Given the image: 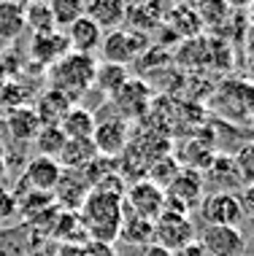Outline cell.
Masks as SVG:
<instances>
[{
    "label": "cell",
    "instance_id": "1",
    "mask_svg": "<svg viewBox=\"0 0 254 256\" xmlns=\"http://www.w3.org/2000/svg\"><path fill=\"white\" fill-rule=\"evenodd\" d=\"M76 213L81 224H84L87 240H98V243H116L119 240V226H122V218H125L122 197L89 189L87 200L81 202Z\"/></svg>",
    "mask_w": 254,
    "mask_h": 256
},
{
    "label": "cell",
    "instance_id": "2",
    "mask_svg": "<svg viewBox=\"0 0 254 256\" xmlns=\"http://www.w3.org/2000/svg\"><path fill=\"white\" fill-rule=\"evenodd\" d=\"M95 68H98V60L92 54L68 52L63 60H57L49 68V86L60 89L63 94H68V98L76 102L79 94H84L92 86Z\"/></svg>",
    "mask_w": 254,
    "mask_h": 256
},
{
    "label": "cell",
    "instance_id": "3",
    "mask_svg": "<svg viewBox=\"0 0 254 256\" xmlns=\"http://www.w3.org/2000/svg\"><path fill=\"white\" fill-rule=\"evenodd\" d=\"M162 192H165V210L189 216L192 208H197L203 202V197H205L203 172L200 170H192V168H181V170H178V176Z\"/></svg>",
    "mask_w": 254,
    "mask_h": 256
},
{
    "label": "cell",
    "instance_id": "4",
    "mask_svg": "<svg viewBox=\"0 0 254 256\" xmlns=\"http://www.w3.org/2000/svg\"><path fill=\"white\" fill-rule=\"evenodd\" d=\"M122 210L133 213V216H138V218L154 221L162 210H165V192H162L160 186H154L152 181H146V178H138V181H133L125 189V194H122Z\"/></svg>",
    "mask_w": 254,
    "mask_h": 256
},
{
    "label": "cell",
    "instance_id": "5",
    "mask_svg": "<svg viewBox=\"0 0 254 256\" xmlns=\"http://www.w3.org/2000/svg\"><path fill=\"white\" fill-rule=\"evenodd\" d=\"M149 46V36L130 27H119V30L103 32L100 49L103 52V62H116V65H127L130 60H135L141 52H146Z\"/></svg>",
    "mask_w": 254,
    "mask_h": 256
},
{
    "label": "cell",
    "instance_id": "6",
    "mask_svg": "<svg viewBox=\"0 0 254 256\" xmlns=\"http://www.w3.org/2000/svg\"><path fill=\"white\" fill-rule=\"evenodd\" d=\"M92 143H95V148H98L100 156L119 159L122 151H125L127 143H130V124L111 108V116H106V119H95Z\"/></svg>",
    "mask_w": 254,
    "mask_h": 256
},
{
    "label": "cell",
    "instance_id": "7",
    "mask_svg": "<svg viewBox=\"0 0 254 256\" xmlns=\"http://www.w3.org/2000/svg\"><path fill=\"white\" fill-rule=\"evenodd\" d=\"M197 238L195 224H192L189 216L184 213H173V210H162L160 216L154 218V243L157 246H165L168 251H178L187 243Z\"/></svg>",
    "mask_w": 254,
    "mask_h": 256
},
{
    "label": "cell",
    "instance_id": "8",
    "mask_svg": "<svg viewBox=\"0 0 254 256\" xmlns=\"http://www.w3.org/2000/svg\"><path fill=\"white\" fill-rule=\"evenodd\" d=\"M197 208H200V218L208 226H238L243 221L238 194H230V192H211Z\"/></svg>",
    "mask_w": 254,
    "mask_h": 256
},
{
    "label": "cell",
    "instance_id": "9",
    "mask_svg": "<svg viewBox=\"0 0 254 256\" xmlns=\"http://www.w3.org/2000/svg\"><path fill=\"white\" fill-rule=\"evenodd\" d=\"M108 106H111L125 122L141 119L149 110V106H152V89L143 84L141 78H127V84L108 100Z\"/></svg>",
    "mask_w": 254,
    "mask_h": 256
},
{
    "label": "cell",
    "instance_id": "10",
    "mask_svg": "<svg viewBox=\"0 0 254 256\" xmlns=\"http://www.w3.org/2000/svg\"><path fill=\"white\" fill-rule=\"evenodd\" d=\"M200 246L205 256H241L246 248V238L238 226H208L200 230Z\"/></svg>",
    "mask_w": 254,
    "mask_h": 256
},
{
    "label": "cell",
    "instance_id": "11",
    "mask_svg": "<svg viewBox=\"0 0 254 256\" xmlns=\"http://www.w3.org/2000/svg\"><path fill=\"white\" fill-rule=\"evenodd\" d=\"M63 168L57 164V159L49 156H33L22 170V192H54Z\"/></svg>",
    "mask_w": 254,
    "mask_h": 256
},
{
    "label": "cell",
    "instance_id": "12",
    "mask_svg": "<svg viewBox=\"0 0 254 256\" xmlns=\"http://www.w3.org/2000/svg\"><path fill=\"white\" fill-rule=\"evenodd\" d=\"M165 19V3L162 0H125V24L130 30L146 32L157 30Z\"/></svg>",
    "mask_w": 254,
    "mask_h": 256
},
{
    "label": "cell",
    "instance_id": "13",
    "mask_svg": "<svg viewBox=\"0 0 254 256\" xmlns=\"http://www.w3.org/2000/svg\"><path fill=\"white\" fill-rule=\"evenodd\" d=\"M71 52V44L65 38V30H52V32H41L33 36L30 40V57L38 62L41 68H52L57 60H63Z\"/></svg>",
    "mask_w": 254,
    "mask_h": 256
},
{
    "label": "cell",
    "instance_id": "14",
    "mask_svg": "<svg viewBox=\"0 0 254 256\" xmlns=\"http://www.w3.org/2000/svg\"><path fill=\"white\" fill-rule=\"evenodd\" d=\"M52 194H54V202L63 210H79L81 202L89 194V184L84 181L81 170H63V176H60Z\"/></svg>",
    "mask_w": 254,
    "mask_h": 256
},
{
    "label": "cell",
    "instance_id": "15",
    "mask_svg": "<svg viewBox=\"0 0 254 256\" xmlns=\"http://www.w3.org/2000/svg\"><path fill=\"white\" fill-rule=\"evenodd\" d=\"M205 178H208L211 184H216V192H230V194H235L238 189H243L241 170H238L235 159L230 154H214V159H211L208 168H205Z\"/></svg>",
    "mask_w": 254,
    "mask_h": 256
},
{
    "label": "cell",
    "instance_id": "16",
    "mask_svg": "<svg viewBox=\"0 0 254 256\" xmlns=\"http://www.w3.org/2000/svg\"><path fill=\"white\" fill-rule=\"evenodd\" d=\"M84 16L103 32L125 27V0H84Z\"/></svg>",
    "mask_w": 254,
    "mask_h": 256
},
{
    "label": "cell",
    "instance_id": "17",
    "mask_svg": "<svg viewBox=\"0 0 254 256\" xmlns=\"http://www.w3.org/2000/svg\"><path fill=\"white\" fill-rule=\"evenodd\" d=\"M41 127H44V124H41V119H38L36 110H33V106L6 110V130H9V135L17 143H33Z\"/></svg>",
    "mask_w": 254,
    "mask_h": 256
},
{
    "label": "cell",
    "instance_id": "18",
    "mask_svg": "<svg viewBox=\"0 0 254 256\" xmlns=\"http://www.w3.org/2000/svg\"><path fill=\"white\" fill-rule=\"evenodd\" d=\"M65 38L71 44V52H79V54H95L100 49V40H103V30L92 19L81 16L76 19L71 27H65Z\"/></svg>",
    "mask_w": 254,
    "mask_h": 256
},
{
    "label": "cell",
    "instance_id": "19",
    "mask_svg": "<svg viewBox=\"0 0 254 256\" xmlns=\"http://www.w3.org/2000/svg\"><path fill=\"white\" fill-rule=\"evenodd\" d=\"M76 102H73L68 94H63L60 89H46V92H41L36 98V106H33V110L38 114L41 124H60L63 122V116L71 110Z\"/></svg>",
    "mask_w": 254,
    "mask_h": 256
},
{
    "label": "cell",
    "instance_id": "20",
    "mask_svg": "<svg viewBox=\"0 0 254 256\" xmlns=\"http://www.w3.org/2000/svg\"><path fill=\"white\" fill-rule=\"evenodd\" d=\"M127 78H130L127 65H116V62H98V68H95V78H92V86L98 89L100 94H106V98L111 100L114 94L127 84Z\"/></svg>",
    "mask_w": 254,
    "mask_h": 256
},
{
    "label": "cell",
    "instance_id": "21",
    "mask_svg": "<svg viewBox=\"0 0 254 256\" xmlns=\"http://www.w3.org/2000/svg\"><path fill=\"white\" fill-rule=\"evenodd\" d=\"M170 30H176V36L181 38H195L197 32L203 30V22L197 16L195 6H187V3H178L173 8L165 11V19H162Z\"/></svg>",
    "mask_w": 254,
    "mask_h": 256
},
{
    "label": "cell",
    "instance_id": "22",
    "mask_svg": "<svg viewBox=\"0 0 254 256\" xmlns=\"http://www.w3.org/2000/svg\"><path fill=\"white\" fill-rule=\"evenodd\" d=\"M95 156H98V148H95L92 138H81V140L65 143V148L57 156V164L63 170H84Z\"/></svg>",
    "mask_w": 254,
    "mask_h": 256
},
{
    "label": "cell",
    "instance_id": "23",
    "mask_svg": "<svg viewBox=\"0 0 254 256\" xmlns=\"http://www.w3.org/2000/svg\"><path fill=\"white\" fill-rule=\"evenodd\" d=\"M60 130L65 132L68 140H81V138H92L95 132V114L84 106H73L60 122Z\"/></svg>",
    "mask_w": 254,
    "mask_h": 256
},
{
    "label": "cell",
    "instance_id": "24",
    "mask_svg": "<svg viewBox=\"0 0 254 256\" xmlns=\"http://www.w3.org/2000/svg\"><path fill=\"white\" fill-rule=\"evenodd\" d=\"M119 240H125L130 246L146 248L149 243H154V221L138 218V216H133V213H125L122 226H119Z\"/></svg>",
    "mask_w": 254,
    "mask_h": 256
},
{
    "label": "cell",
    "instance_id": "25",
    "mask_svg": "<svg viewBox=\"0 0 254 256\" xmlns=\"http://www.w3.org/2000/svg\"><path fill=\"white\" fill-rule=\"evenodd\" d=\"M25 32V8L14 0L0 3V38L3 40H17Z\"/></svg>",
    "mask_w": 254,
    "mask_h": 256
},
{
    "label": "cell",
    "instance_id": "26",
    "mask_svg": "<svg viewBox=\"0 0 254 256\" xmlns=\"http://www.w3.org/2000/svg\"><path fill=\"white\" fill-rule=\"evenodd\" d=\"M36 151H38V156H49V159H57L60 156V151L65 148V143H68V138L65 132L60 130V124H44V127L38 130V135H36Z\"/></svg>",
    "mask_w": 254,
    "mask_h": 256
},
{
    "label": "cell",
    "instance_id": "27",
    "mask_svg": "<svg viewBox=\"0 0 254 256\" xmlns=\"http://www.w3.org/2000/svg\"><path fill=\"white\" fill-rule=\"evenodd\" d=\"M25 30H33V36L57 30V24H54V16H52L49 6H46V0H38V3H33V6H27V8H25Z\"/></svg>",
    "mask_w": 254,
    "mask_h": 256
},
{
    "label": "cell",
    "instance_id": "28",
    "mask_svg": "<svg viewBox=\"0 0 254 256\" xmlns=\"http://www.w3.org/2000/svg\"><path fill=\"white\" fill-rule=\"evenodd\" d=\"M46 6H49V11L54 16L57 30L71 27L76 19L84 16V0H46Z\"/></svg>",
    "mask_w": 254,
    "mask_h": 256
},
{
    "label": "cell",
    "instance_id": "29",
    "mask_svg": "<svg viewBox=\"0 0 254 256\" xmlns=\"http://www.w3.org/2000/svg\"><path fill=\"white\" fill-rule=\"evenodd\" d=\"M178 170H181L178 159H176V156H170V154H165V156L154 159V162L149 164V170H146V181H152L154 186L165 189V186L178 176Z\"/></svg>",
    "mask_w": 254,
    "mask_h": 256
},
{
    "label": "cell",
    "instance_id": "30",
    "mask_svg": "<svg viewBox=\"0 0 254 256\" xmlns=\"http://www.w3.org/2000/svg\"><path fill=\"white\" fill-rule=\"evenodd\" d=\"M195 11H197V16H200V22L203 24H214L219 27L224 22V19L230 16V6L224 3V0H200V3L195 6Z\"/></svg>",
    "mask_w": 254,
    "mask_h": 256
},
{
    "label": "cell",
    "instance_id": "31",
    "mask_svg": "<svg viewBox=\"0 0 254 256\" xmlns=\"http://www.w3.org/2000/svg\"><path fill=\"white\" fill-rule=\"evenodd\" d=\"M0 106H3V110L30 106V89H27L25 84H19V81L9 78L3 84V89H0Z\"/></svg>",
    "mask_w": 254,
    "mask_h": 256
},
{
    "label": "cell",
    "instance_id": "32",
    "mask_svg": "<svg viewBox=\"0 0 254 256\" xmlns=\"http://www.w3.org/2000/svg\"><path fill=\"white\" fill-rule=\"evenodd\" d=\"M238 164V170H241V178H243V186L246 184H254V140L243 143L241 148H238V154L232 156Z\"/></svg>",
    "mask_w": 254,
    "mask_h": 256
},
{
    "label": "cell",
    "instance_id": "33",
    "mask_svg": "<svg viewBox=\"0 0 254 256\" xmlns=\"http://www.w3.org/2000/svg\"><path fill=\"white\" fill-rule=\"evenodd\" d=\"M84 256H119L114 243H98V240H87L84 243Z\"/></svg>",
    "mask_w": 254,
    "mask_h": 256
},
{
    "label": "cell",
    "instance_id": "34",
    "mask_svg": "<svg viewBox=\"0 0 254 256\" xmlns=\"http://www.w3.org/2000/svg\"><path fill=\"white\" fill-rule=\"evenodd\" d=\"M17 216V197H14V192H6L0 189V221Z\"/></svg>",
    "mask_w": 254,
    "mask_h": 256
},
{
    "label": "cell",
    "instance_id": "35",
    "mask_svg": "<svg viewBox=\"0 0 254 256\" xmlns=\"http://www.w3.org/2000/svg\"><path fill=\"white\" fill-rule=\"evenodd\" d=\"M238 202H241L243 216L254 218V184H246V186H243L241 194H238Z\"/></svg>",
    "mask_w": 254,
    "mask_h": 256
},
{
    "label": "cell",
    "instance_id": "36",
    "mask_svg": "<svg viewBox=\"0 0 254 256\" xmlns=\"http://www.w3.org/2000/svg\"><path fill=\"white\" fill-rule=\"evenodd\" d=\"M52 256H84V243H57Z\"/></svg>",
    "mask_w": 254,
    "mask_h": 256
},
{
    "label": "cell",
    "instance_id": "37",
    "mask_svg": "<svg viewBox=\"0 0 254 256\" xmlns=\"http://www.w3.org/2000/svg\"><path fill=\"white\" fill-rule=\"evenodd\" d=\"M176 256H205V251H203V246H200V240H192V243H187L184 248H178L176 251Z\"/></svg>",
    "mask_w": 254,
    "mask_h": 256
},
{
    "label": "cell",
    "instance_id": "38",
    "mask_svg": "<svg viewBox=\"0 0 254 256\" xmlns=\"http://www.w3.org/2000/svg\"><path fill=\"white\" fill-rule=\"evenodd\" d=\"M143 256H176L173 251H168L165 246H157V243H149L143 248Z\"/></svg>",
    "mask_w": 254,
    "mask_h": 256
},
{
    "label": "cell",
    "instance_id": "39",
    "mask_svg": "<svg viewBox=\"0 0 254 256\" xmlns=\"http://www.w3.org/2000/svg\"><path fill=\"white\" fill-rule=\"evenodd\" d=\"M243 46H246V54L254 60V24L246 30V38H243Z\"/></svg>",
    "mask_w": 254,
    "mask_h": 256
},
{
    "label": "cell",
    "instance_id": "40",
    "mask_svg": "<svg viewBox=\"0 0 254 256\" xmlns=\"http://www.w3.org/2000/svg\"><path fill=\"white\" fill-rule=\"evenodd\" d=\"M224 3H227L230 8H243V6H249L251 0H224Z\"/></svg>",
    "mask_w": 254,
    "mask_h": 256
},
{
    "label": "cell",
    "instance_id": "41",
    "mask_svg": "<svg viewBox=\"0 0 254 256\" xmlns=\"http://www.w3.org/2000/svg\"><path fill=\"white\" fill-rule=\"evenodd\" d=\"M11 76H9V70H6V65H3V60H0V89H3V84L9 81Z\"/></svg>",
    "mask_w": 254,
    "mask_h": 256
},
{
    "label": "cell",
    "instance_id": "42",
    "mask_svg": "<svg viewBox=\"0 0 254 256\" xmlns=\"http://www.w3.org/2000/svg\"><path fill=\"white\" fill-rule=\"evenodd\" d=\"M6 172H9V164H6V154H0V181L6 178Z\"/></svg>",
    "mask_w": 254,
    "mask_h": 256
},
{
    "label": "cell",
    "instance_id": "43",
    "mask_svg": "<svg viewBox=\"0 0 254 256\" xmlns=\"http://www.w3.org/2000/svg\"><path fill=\"white\" fill-rule=\"evenodd\" d=\"M246 8H249V11H246V14H249V22L254 24V0H251V3H249V6H246Z\"/></svg>",
    "mask_w": 254,
    "mask_h": 256
},
{
    "label": "cell",
    "instance_id": "44",
    "mask_svg": "<svg viewBox=\"0 0 254 256\" xmlns=\"http://www.w3.org/2000/svg\"><path fill=\"white\" fill-rule=\"evenodd\" d=\"M14 3H19L22 8H27V6H33V3H38V0H14Z\"/></svg>",
    "mask_w": 254,
    "mask_h": 256
},
{
    "label": "cell",
    "instance_id": "45",
    "mask_svg": "<svg viewBox=\"0 0 254 256\" xmlns=\"http://www.w3.org/2000/svg\"><path fill=\"white\" fill-rule=\"evenodd\" d=\"M0 154H6V148H3V140H0Z\"/></svg>",
    "mask_w": 254,
    "mask_h": 256
}]
</instances>
